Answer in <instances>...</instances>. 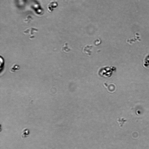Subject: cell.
Wrapping results in <instances>:
<instances>
[{"instance_id":"6da1fadb","label":"cell","mask_w":149,"mask_h":149,"mask_svg":"<svg viewBox=\"0 0 149 149\" xmlns=\"http://www.w3.org/2000/svg\"><path fill=\"white\" fill-rule=\"evenodd\" d=\"M29 130H28L26 129L24 130L22 134V137L25 138L29 135Z\"/></svg>"},{"instance_id":"7a4b0ae2","label":"cell","mask_w":149,"mask_h":149,"mask_svg":"<svg viewBox=\"0 0 149 149\" xmlns=\"http://www.w3.org/2000/svg\"><path fill=\"white\" fill-rule=\"evenodd\" d=\"M20 66L17 65H15L13 66L11 70V71L12 72H14L17 70L19 69Z\"/></svg>"}]
</instances>
